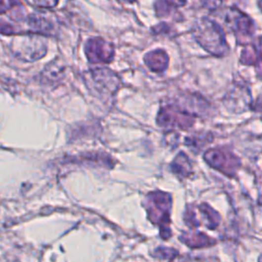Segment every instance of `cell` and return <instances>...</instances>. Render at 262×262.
I'll list each match as a JSON object with an SVG mask.
<instances>
[{
	"label": "cell",
	"instance_id": "obj_1",
	"mask_svg": "<svg viewBox=\"0 0 262 262\" xmlns=\"http://www.w3.org/2000/svg\"><path fill=\"white\" fill-rule=\"evenodd\" d=\"M195 36L200 44L213 54L223 55L228 51L224 34L215 22L202 20L196 27Z\"/></svg>",
	"mask_w": 262,
	"mask_h": 262
},
{
	"label": "cell",
	"instance_id": "obj_2",
	"mask_svg": "<svg viewBox=\"0 0 262 262\" xmlns=\"http://www.w3.org/2000/svg\"><path fill=\"white\" fill-rule=\"evenodd\" d=\"M148 210L150 212L151 219L153 222L161 226V230L166 231L170 235L169 223H170V210H171V197L162 192H155L148 196Z\"/></svg>",
	"mask_w": 262,
	"mask_h": 262
},
{
	"label": "cell",
	"instance_id": "obj_3",
	"mask_svg": "<svg viewBox=\"0 0 262 262\" xmlns=\"http://www.w3.org/2000/svg\"><path fill=\"white\" fill-rule=\"evenodd\" d=\"M12 52L20 60L34 62L46 53V45L38 36H21L13 40Z\"/></svg>",
	"mask_w": 262,
	"mask_h": 262
},
{
	"label": "cell",
	"instance_id": "obj_4",
	"mask_svg": "<svg viewBox=\"0 0 262 262\" xmlns=\"http://www.w3.org/2000/svg\"><path fill=\"white\" fill-rule=\"evenodd\" d=\"M85 52L91 63H109L113 60V46L100 38H93L87 41Z\"/></svg>",
	"mask_w": 262,
	"mask_h": 262
},
{
	"label": "cell",
	"instance_id": "obj_5",
	"mask_svg": "<svg viewBox=\"0 0 262 262\" xmlns=\"http://www.w3.org/2000/svg\"><path fill=\"white\" fill-rule=\"evenodd\" d=\"M225 22L231 30L239 36L250 37L254 32L253 22L246 14L237 9H228Z\"/></svg>",
	"mask_w": 262,
	"mask_h": 262
},
{
	"label": "cell",
	"instance_id": "obj_6",
	"mask_svg": "<svg viewBox=\"0 0 262 262\" xmlns=\"http://www.w3.org/2000/svg\"><path fill=\"white\" fill-rule=\"evenodd\" d=\"M206 161L216 169L221 170L223 173L230 174L235 172L239 166V160L234 156L220 150H210L206 153Z\"/></svg>",
	"mask_w": 262,
	"mask_h": 262
},
{
	"label": "cell",
	"instance_id": "obj_7",
	"mask_svg": "<svg viewBox=\"0 0 262 262\" xmlns=\"http://www.w3.org/2000/svg\"><path fill=\"white\" fill-rule=\"evenodd\" d=\"M145 64L154 72H164L168 66V55L163 50H155L144 56Z\"/></svg>",
	"mask_w": 262,
	"mask_h": 262
},
{
	"label": "cell",
	"instance_id": "obj_8",
	"mask_svg": "<svg viewBox=\"0 0 262 262\" xmlns=\"http://www.w3.org/2000/svg\"><path fill=\"white\" fill-rule=\"evenodd\" d=\"M173 171L179 174L180 176H187L188 173L191 172V165L188 159L185 157L184 154H179L177 158L174 160L172 164Z\"/></svg>",
	"mask_w": 262,
	"mask_h": 262
},
{
	"label": "cell",
	"instance_id": "obj_9",
	"mask_svg": "<svg viewBox=\"0 0 262 262\" xmlns=\"http://www.w3.org/2000/svg\"><path fill=\"white\" fill-rule=\"evenodd\" d=\"M63 73V70H61V67H57L55 64H50L48 67L42 73V76L47 82H52L59 80L61 77V74Z\"/></svg>",
	"mask_w": 262,
	"mask_h": 262
},
{
	"label": "cell",
	"instance_id": "obj_10",
	"mask_svg": "<svg viewBox=\"0 0 262 262\" xmlns=\"http://www.w3.org/2000/svg\"><path fill=\"white\" fill-rule=\"evenodd\" d=\"M34 2L42 7H53L59 2V0H34Z\"/></svg>",
	"mask_w": 262,
	"mask_h": 262
},
{
	"label": "cell",
	"instance_id": "obj_11",
	"mask_svg": "<svg viewBox=\"0 0 262 262\" xmlns=\"http://www.w3.org/2000/svg\"><path fill=\"white\" fill-rule=\"evenodd\" d=\"M202 2L206 7L215 9L221 4V0H202Z\"/></svg>",
	"mask_w": 262,
	"mask_h": 262
},
{
	"label": "cell",
	"instance_id": "obj_12",
	"mask_svg": "<svg viewBox=\"0 0 262 262\" xmlns=\"http://www.w3.org/2000/svg\"><path fill=\"white\" fill-rule=\"evenodd\" d=\"M12 6V0H0V13H3L10 9Z\"/></svg>",
	"mask_w": 262,
	"mask_h": 262
},
{
	"label": "cell",
	"instance_id": "obj_13",
	"mask_svg": "<svg viewBox=\"0 0 262 262\" xmlns=\"http://www.w3.org/2000/svg\"><path fill=\"white\" fill-rule=\"evenodd\" d=\"M128 1H129V2H131V1H133V0H128Z\"/></svg>",
	"mask_w": 262,
	"mask_h": 262
}]
</instances>
